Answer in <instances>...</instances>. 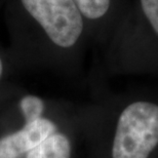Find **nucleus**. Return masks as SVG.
Segmentation results:
<instances>
[{"label": "nucleus", "mask_w": 158, "mask_h": 158, "mask_svg": "<svg viewBox=\"0 0 158 158\" xmlns=\"http://www.w3.org/2000/svg\"><path fill=\"white\" fill-rule=\"evenodd\" d=\"M143 11L158 35V0H141Z\"/></svg>", "instance_id": "nucleus-6"}, {"label": "nucleus", "mask_w": 158, "mask_h": 158, "mask_svg": "<svg viewBox=\"0 0 158 158\" xmlns=\"http://www.w3.org/2000/svg\"><path fill=\"white\" fill-rule=\"evenodd\" d=\"M84 20L98 21L108 12L111 0H73Z\"/></svg>", "instance_id": "nucleus-4"}, {"label": "nucleus", "mask_w": 158, "mask_h": 158, "mask_svg": "<svg viewBox=\"0 0 158 158\" xmlns=\"http://www.w3.org/2000/svg\"><path fill=\"white\" fill-rule=\"evenodd\" d=\"M3 73H4V64H3V60H2V56L0 55V80L3 76Z\"/></svg>", "instance_id": "nucleus-7"}, {"label": "nucleus", "mask_w": 158, "mask_h": 158, "mask_svg": "<svg viewBox=\"0 0 158 158\" xmlns=\"http://www.w3.org/2000/svg\"><path fill=\"white\" fill-rule=\"evenodd\" d=\"M158 145V106L135 102L120 115L113 141V158H148Z\"/></svg>", "instance_id": "nucleus-1"}, {"label": "nucleus", "mask_w": 158, "mask_h": 158, "mask_svg": "<svg viewBox=\"0 0 158 158\" xmlns=\"http://www.w3.org/2000/svg\"><path fill=\"white\" fill-rule=\"evenodd\" d=\"M26 158H71V145L68 138L56 132L30 151Z\"/></svg>", "instance_id": "nucleus-3"}, {"label": "nucleus", "mask_w": 158, "mask_h": 158, "mask_svg": "<svg viewBox=\"0 0 158 158\" xmlns=\"http://www.w3.org/2000/svg\"><path fill=\"white\" fill-rule=\"evenodd\" d=\"M2 5H3V0H0V8H2Z\"/></svg>", "instance_id": "nucleus-8"}, {"label": "nucleus", "mask_w": 158, "mask_h": 158, "mask_svg": "<svg viewBox=\"0 0 158 158\" xmlns=\"http://www.w3.org/2000/svg\"><path fill=\"white\" fill-rule=\"evenodd\" d=\"M21 109L24 113L26 123L38 120L42 116L44 109L43 101L35 96H26L21 100Z\"/></svg>", "instance_id": "nucleus-5"}, {"label": "nucleus", "mask_w": 158, "mask_h": 158, "mask_svg": "<svg viewBox=\"0 0 158 158\" xmlns=\"http://www.w3.org/2000/svg\"><path fill=\"white\" fill-rule=\"evenodd\" d=\"M56 131L55 123L48 119L41 117L28 122L20 131L0 140V158H21L56 134Z\"/></svg>", "instance_id": "nucleus-2"}]
</instances>
